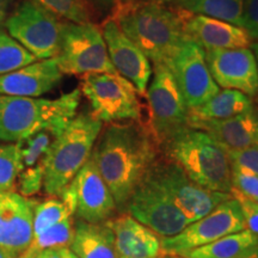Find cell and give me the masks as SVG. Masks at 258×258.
Wrapping results in <instances>:
<instances>
[{"label": "cell", "instance_id": "24", "mask_svg": "<svg viewBox=\"0 0 258 258\" xmlns=\"http://www.w3.org/2000/svg\"><path fill=\"white\" fill-rule=\"evenodd\" d=\"M184 258H258V235L243 230L191 250Z\"/></svg>", "mask_w": 258, "mask_h": 258}, {"label": "cell", "instance_id": "41", "mask_svg": "<svg viewBox=\"0 0 258 258\" xmlns=\"http://www.w3.org/2000/svg\"><path fill=\"white\" fill-rule=\"evenodd\" d=\"M98 2H101L102 4L105 5H112L115 8V6L120 3V0H98Z\"/></svg>", "mask_w": 258, "mask_h": 258}, {"label": "cell", "instance_id": "21", "mask_svg": "<svg viewBox=\"0 0 258 258\" xmlns=\"http://www.w3.org/2000/svg\"><path fill=\"white\" fill-rule=\"evenodd\" d=\"M184 32L190 41L205 50L250 48L252 44L249 34L241 27L205 16L188 14Z\"/></svg>", "mask_w": 258, "mask_h": 258}, {"label": "cell", "instance_id": "27", "mask_svg": "<svg viewBox=\"0 0 258 258\" xmlns=\"http://www.w3.org/2000/svg\"><path fill=\"white\" fill-rule=\"evenodd\" d=\"M74 237V224L72 217L56 224L37 237L32 238L31 244L22 254L29 256L44 250H60L70 247Z\"/></svg>", "mask_w": 258, "mask_h": 258}, {"label": "cell", "instance_id": "8", "mask_svg": "<svg viewBox=\"0 0 258 258\" xmlns=\"http://www.w3.org/2000/svg\"><path fill=\"white\" fill-rule=\"evenodd\" d=\"M146 127L158 146L188 123L189 109L177 82L166 64H154L148 84Z\"/></svg>", "mask_w": 258, "mask_h": 258}, {"label": "cell", "instance_id": "20", "mask_svg": "<svg viewBox=\"0 0 258 258\" xmlns=\"http://www.w3.org/2000/svg\"><path fill=\"white\" fill-rule=\"evenodd\" d=\"M59 137L50 131L38 132L32 137L16 143L19 150V195L30 199L43 188L46 160L49 148Z\"/></svg>", "mask_w": 258, "mask_h": 258}, {"label": "cell", "instance_id": "31", "mask_svg": "<svg viewBox=\"0 0 258 258\" xmlns=\"http://www.w3.org/2000/svg\"><path fill=\"white\" fill-rule=\"evenodd\" d=\"M18 173V145L0 144V192H12L17 189Z\"/></svg>", "mask_w": 258, "mask_h": 258}, {"label": "cell", "instance_id": "33", "mask_svg": "<svg viewBox=\"0 0 258 258\" xmlns=\"http://www.w3.org/2000/svg\"><path fill=\"white\" fill-rule=\"evenodd\" d=\"M232 190L258 203V176L232 171Z\"/></svg>", "mask_w": 258, "mask_h": 258}, {"label": "cell", "instance_id": "30", "mask_svg": "<svg viewBox=\"0 0 258 258\" xmlns=\"http://www.w3.org/2000/svg\"><path fill=\"white\" fill-rule=\"evenodd\" d=\"M35 61H37L36 57L31 55L17 41L10 36L4 28L0 29V76H4Z\"/></svg>", "mask_w": 258, "mask_h": 258}, {"label": "cell", "instance_id": "3", "mask_svg": "<svg viewBox=\"0 0 258 258\" xmlns=\"http://www.w3.org/2000/svg\"><path fill=\"white\" fill-rule=\"evenodd\" d=\"M80 99V89L54 99L0 95V141L16 144L42 131L60 137L78 115Z\"/></svg>", "mask_w": 258, "mask_h": 258}, {"label": "cell", "instance_id": "32", "mask_svg": "<svg viewBox=\"0 0 258 258\" xmlns=\"http://www.w3.org/2000/svg\"><path fill=\"white\" fill-rule=\"evenodd\" d=\"M231 170L258 176V146L237 151H225Z\"/></svg>", "mask_w": 258, "mask_h": 258}, {"label": "cell", "instance_id": "16", "mask_svg": "<svg viewBox=\"0 0 258 258\" xmlns=\"http://www.w3.org/2000/svg\"><path fill=\"white\" fill-rule=\"evenodd\" d=\"M76 196V213L78 220L89 224H103L117 212L115 200L92 156L70 183Z\"/></svg>", "mask_w": 258, "mask_h": 258}, {"label": "cell", "instance_id": "15", "mask_svg": "<svg viewBox=\"0 0 258 258\" xmlns=\"http://www.w3.org/2000/svg\"><path fill=\"white\" fill-rule=\"evenodd\" d=\"M99 28L105 41L109 59L116 72L133 84L139 95L145 96L153 73L151 61L144 51L122 32L111 16L106 18Z\"/></svg>", "mask_w": 258, "mask_h": 258}, {"label": "cell", "instance_id": "12", "mask_svg": "<svg viewBox=\"0 0 258 258\" xmlns=\"http://www.w3.org/2000/svg\"><path fill=\"white\" fill-rule=\"evenodd\" d=\"M160 238H170L189 225L169 195L147 177L139 183L127 203L125 213Z\"/></svg>", "mask_w": 258, "mask_h": 258}, {"label": "cell", "instance_id": "36", "mask_svg": "<svg viewBox=\"0 0 258 258\" xmlns=\"http://www.w3.org/2000/svg\"><path fill=\"white\" fill-rule=\"evenodd\" d=\"M18 258H61V256L59 250H44L41 252L29 254V256L21 254Z\"/></svg>", "mask_w": 258, "mask_h": 258}, {"label": "cell", "instance_id": "1", "mask_svg": "<svg viewBox=\"0 0 258 258\" xmlns=\"http://www.w3.org/2000/svg\"><path fill=\"white\" fill-rule=\"evenodd\" d=\"M158 150L143 122H118L102 129L91 156L110 189L117 212L125 213L132 194L157 160Z\"/></svg>", "mask_w": 258, "mask_h": 258}, {"label": "cell", "instance_id": "6", "mask_svg": "<svg viewBox=\"0 0 258 258\" xmlns=\"http://www.w3.org/2000/svg\"><path fill=\"white\" fill-rule=\"evenodd\" d=\"M80 92L91 114L102 123L141 121L143 106L135 86L117 73H93L82 77Z\"/></svg>", "mask_w": 258, "mask_h": 258}, {"label": "cell", "instance_id": "13", "mask_svg": "<svg viewBox=\"0 0 258 258\" xmlns=\"http://www.w3.org/2000/svg\"><path fill=\"white\" fill-rule=\"evenodd\" d=\"M166 66L175 77L189 110L202 105L220 91L209 72L205 49L189 38Z\"/></svg>", "mask_w": 258, "mask_h": 258}, {"label": "cell", "instance_id": "34", "mask_svg": "<svg viewBox=\"0 0 258 258\" xmlns=\"http://www.w3.org/2000/svg\"><path fill=\"white\" fill-rule=\"evenodd\" d=\"M231 195L239 203L243 217L246 225V230L258 235V203L245 199L240 194L231 190Z\"/></svg>", "mask_w": 258, "mask_h": 258}, {"label": "cell", "instance_id": "35", "mask_svg": "<svg viewBox=\"0 0 258 258\" xmlns=\"http://www.w3.org/2000/svg\"><path fill=\"white\" fill-rule=\"evenodd\" d=\"M241 28L249 34L252 42H258V0H244Z\"/></svg>", "mask_w": 258, "mask_h": 258}, {"label": "cell", "instance_id": "28", "mask_svg": "<svg viewBox=\"0 0 258 258\" xmlns=\"http://www.w3.org/2000/svg\"><path fill=\"white\" fill-rule=\"evenodd\" d=\"M76 213L70 203L63 201L62 199H50L44 202H37L34 208V237H37L44 231L59 224L64 219L73 217Z\"/></svg>", "mask_w": 258, "mask_h": 258}, {"label": "cell", "instance_id": "43", "mask_svg": "<svg viewBox=\"0 0 258 258\" xmlns=\"http://www.w3.org/2000/svg\"><path fill=\"white\" fill-rule=\"evenodd\" d=\"M161 258H184V257H180V256H171V254H164V256H161Z\"/></svg>", "mask_w": 258, "mask_h": 258}, {"label": "cell", "instance_id": "19", "mask_svg": "<svg viewBox=\"0 0 258 258\" xmlns=\"http://www.w3.org/2000/svg\"><path fill=\"white\" fill-rule=\"evenodd\" d=\"M186 124L207 133L225 151L258 146V109L256 106L227 120H199L188 117Z\"/></svg>", "mask_w": 258, "mask_h": 258}, {"label": "cell", "instance_id": "40", "mask_svg": "<svg viewBox=\"0 0 258 258\" xmlns=\"http://www.w3.org/2000/svg\"><path fill=\"white\" fill-rule=\"evenodd\" d=\"M251 50H252L254 57H256V62H257V67H258V42H252L251 44Z\"/></svg>", "mask_w": 258, "mask_h": 258}, {"label": "cell", "instance_id": "29", "mask_svg": "<svg viewBox=\"0 0 258 258\" xmlns=\"http://www.w3.org/2000/svg\"><path fill=\"white\" fill-rule=\"evenodd\" d=\"M57 18L77 24L92 23L88 0H31Z\"/></svg>", "mask_w": 258, "mask_h": 258}, {"label": "cell", "instance_id": "10", "mask_svg": "<svg viewBox=\"0 0 258 258\" xmlns=\"http://www.w3.org/2000/svg\"><path fill=\"white\" fill-rule=\"evenodd\" d=\"M145 177L169 195L188 219L189 224L206 217L220 203L232 198L231 194L212 191L198 185L176 163L167 158H157Z\"/></svg>", "mask_w": 258, "mask_h": 258}, {"label": "cell", "instance_id": "38", "mask_svg": "<svg viewBox=\"0 0 258 258\" xmlns=\"http://www.w3.org/2000/svg\"><path fill=\"white\" fill-rule=\"evenodd\" d=\"M59 252H60L61 258H78V257L76 256V254L72 252V251L69 249V247H64V249H60Z\"/></svg>", "mask_w": 258, "mask_h": 258}, {"label": "cell", "instance_id": "11", "mask_svg": "<svg viewBox=\"0 0 258 258\" xmlns=\"http://www.w3.org/2000/svg\"><path fill=\"white\" fill-rule=\"evenodd\" d=\"M243 230H246L243 212L239 203L232 196L206 217L189 224L180 233L161 238V251L163 256H183L189 251Z\"/></svg>", "mask_w": 258, "mask_h": 258}, {"label": "cell", "instance_id": "7", "mask_svg": "<svg viewBox=\"0 0 258 258\" xmlns=\"http://www.w3.org/2000/svg\"><path fill=\"white\" fill-rule=\"evenodd\" d=\"M55 60L62 74L117 73L109 59L101 28L93 23L63 22Z\"/></svg>", "mask_w": 258, "mask_h": 258}, {"label": "cell", "instance_id": "17", "mask_svg": "<svg viewBox=\"0 0 258 258\" xmlns=\"http://www.w3.org/2000/svg\"><path fill=\"white\" fill-rule=\"evenodd\" d=\"M37 201L18 192H0V246L21 256L34 238V208Z\"/></svg>", "mask_w": 258, "mask_h": 258}, {"label": "cell", "instance_id": "14", "mask_svg": "<svg viewBox=\"0 0 258 258\" xmlns=\"http://www.w3.org/2000/svg\"><path fill=\"white\" fill-rule=\"evenodd\" d=\"M206 61L219 88L258 96V67L251 48L207 49Z\"/></svg>", "mask_w": 258, "mask_h": 258}, {"label": "cell", "instance_id": "23", "mask_svg": "<svg viewBox=\"0 0 258 258\" xmlns=\"http://www.w3.org/2000/svg\"><path fill=\"white\" fill-rule=\"evenodd\" d=\"M69 249L78 258H117L114 233L105 222L89 224L77 220Z\"/></svg>", "mask_w": 258, "mask_h": 258}, {"label": "cell", "instance_id": "39", "mask_svg": "<svg viewBox=\"0 0 258 258\" xmlns=\"http://www.w3.org/2000/svg\"><path fill=\"white\" fill-rule=\"evenodd\" d=\"M0 258H18V256L9 252V251H6L5 249H3V247L0 246Z\"/></svg>", "mask_w": 258, "mask_h": 258}, {"label": "cell", "instance_id": "2", "mask_svg": "<svg viewBox=\"0 0 258 258\" xmlns=\"http://www.w3.org/2000/svg\"><path fill=\"white\" fill-rule=\"evenodd\" d=\"M182 10L153 0L118 3L111 17L153 64H167L186 40Z\"/></svg>", "mask_w": 258, "mask_h": 258}, {"label": "cell", "instance_id": "25", "mask_svg": "<svg viewBox=\"0 0 258 258\" xmlns=\"http://www.w3.org/2000/svg\"><path fill=\"white\" fill-rule=\"evenodd\" d=\"M254 108L251 97L235 90L222 89L209 101L190 109L189 117L199 120H227Z\"/></svg>", "mask_w": 258, "mask_h": 258}, {"label": "cell", "instance_id": "26", "mask_svg": "<svg viewBox=\"0 0 258 258\" xmlns=\"http://www.w3.org/2000/svg\"><path fill=\"white\" fill-rule=\"evenodd\" d=\"M171 5L189 15L220 19L237 27L243 23L244 0H172Z\"/></svg>", "mask_w": 258, "mask_h": 258}, {"label": "cell", "instance_id": "37", "mask_svg": "<svg viewBox=\"0 0 258 258\" xmlns=\"http://www.w3.org/2000/svg\"><path fill=\"white\" fill-rule=\"evenodd\" d=\"M11 0H0V29L4 28V23L8 18V11Z\"/></svg>", "mask_w": 258, "mask_h": 258}, {"label": "cell", "instance_id": "44", "mask_svg": "<svg viewBox=\"0 0 258 258\" xmlns=\"http://www.w3.org/2000/svg\"><path fill=\"white\" fill-rule=\"evenodd\" d=\"M131 2H137V0H120V3H131Z\"/></svg>", "mask_w": 258, "mask_h": 258}, {"label": "cell", "instance_id": "5", "mask_svg": "<svg viewBox=\"0 0 258 258\" xmlns=\"http://www.w3.org/2000/svg\"><path fill=\"white\" fill-rule=\"evenodd\" d=\"M103 123L91 112L77 115L49 148L43 189L51 198L60 196L91 157Z\"/></svg>", "mask_w": 258, "mask_h": 258}, {"label": "cell", "instance_id": "22", "mask_svg": "<svg viewBox=\"0 0 258 258\" xmlns=\"http://www.w3.org/2000/svg\"><path fill=\"white\" fill-rule=\"evenodd\" d=\"M114 233L117 258H161V239L127 213L106 221Z\"/></svg>", "mask_w": 258, "mask_h": 258}, {"label": "cell", "instance_id": "18", "mask_svg": "<svg viewBox=\"0 0 258 258\" xmlns=\"http://www.w3.org/2000/svg\"><path fill=\"white\" fill-rule=\"evenodd\" d=\"M55 57L37 60L27 66L0 76V95L25 98H41L62 79Z\"/></svg>", "mask_w": 258, "mask_h": 258}, {"label": "cell", "instance_id": "4", "mask_svg": "<svg viewBox=\"0 0 258 258\" xmlns=\"http://www.w3.org/2000/svg\"><path fill=\"white\" fill-rule=\"evenodd\" d=\"M160 148L198 185L231 194L232 170L227 154L207 133L186 124Z\"/></svg>", "mask_w": 258, "mask_h": 258}, {"label": "cell", "instance_id": "9", "mask_svg": "<svg viewBox=\"0 0 258 258\" xmlns=\"http://www.w3.org/2000/svg\"><path fill=\"white\" fill-rule=\"evenodd\" d=\"M62 25L60 18L31 0H24L8 16L4 29L37 60H47L59 53Z\"/></svg>", "mask_w": 258, "mask_h": 258}, {"label": "cell", "instance_id": "42", "mask_svg": "<svg viewBox=\"0 0 258 258\" xmlns=\"http://www.w3.org/2000/svg\"><path fill=\"white\" fill-rule=\"evenodd\" d=\"M153 2L157 3H161V4H166V5H171L172 0H153Z\"/></svg>", "mask_w": 258, "mask_h": 258}]
</instances>
